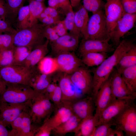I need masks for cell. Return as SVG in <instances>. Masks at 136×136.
Instances as JSON below:
<instances>
[{"label":"cell","mask_w":136,"mask_h":136,"mask_svg":"<svg viewBox=\"0 0 136 136\" xmlns=\"http://www.w3.org/2000/svg\"><path fill=\"white\" fill-rule=\"evenodd\" d=\"M8 15V11L4 0H0V18L6 20Z\"/></svg>","instance_id":"51"},{"label":"cell","mask_w":136,"mask_h":136,"mask_svg":"<svg viewBox=\"0 0 136 136\" xmlns=\"http://www.w3.org/2000/svg\"><path fill=\"white\" fill-rule=\"evenodd\" d=\"M47 119L38 128L35 136H49L52 134L53 129Z\"/></svg>","instance_id":"45"},{"label":"cell","mask_w":136,"mask_h":136,"mask_svg":"<svg viewBox=\"0 0 136 136\" xmlns=\"http://www.w3.org/2000/svg\"><path fill=\"white\" fill-rule=\"evenodd\" d=\"M50 100L55 108L59 106L62 103V94L61 90L58 85L53 92L48 96Z\"/></svg>","instance_id":"43"},{"label":"cell","mask_w":136,"mask_h":136,"mask_svg":"<svg viewBox=\"0 0 136 136\" xmlns=\"http://www.w3.org/2000/svg\"><path fill=\"white\" fill-rule=\"evenodd\" d=\"M43 12L47 15L58 20H60L58 9L49 6L45 8Z\"/></svg>","instance_id":"50"},{"label":"cell","mask_w":136,"mask_h":136,"mask_svg":"<svg viewBox=\"0 0 136 136\" xmlns=\"http://www.w3.org/2000/svg\"><path fill=\"white\" fill-rule=\"evenodd\" d=\"M83 7L92 14L102 10L105 4L102 0H83Z\"/></svg>","instance_id":"39"},{"label":"cell","mask_w":136,"mask_h":136,"mask_svg":"<svg viewBox=\"0 0 136 136\" xmlns=\"http://www.w3.org/2000/svg\"><path fill=\"white\" fill-rule=\"evenodd\" d=\"M133 99H116L112 102L101 113L97 126L112 120L127 107L135 104Z\"/></svg>","instance_id":"11"},{"label":"cell","mask_w":136,"mask_h":136,"mask_svg":"<svg viewBox=\"0 0 136 136\" xmlns=\"http://www.w3.org/2000/svg\"><path fill=\"white\" fill-rule=\"evenodd\" d=\"M53 112L52 116L47 119L53 129L68 120L73 114L69 106L62 101L59 106L55 108Z\"/></svg>","instance_id":"21"},{"label":"cell","mask_w":136,"mask_h":136,"mask_svg":"<svg viewBox=\"0 0 136 136\" xmlns=\"http://www.w3.org/2000/svg\"><path fill=\"white\" fill-rule=\"evenodd\" d=\"M0 136H10V130L0 123Z\"/></svg>","instance_id":"53"},{"label":"cell","mask_w":136,"mask_h":136,"mask_svg":"<svg viewBox=\"0 0 136 136\" xmlns=\"http://www.w3.org/2000/svg\"><path fill=\"white\" fill-rule=\"evenodd\" d=\"M62 102L68 105L73 114L82 120L94 115L95 107L94 99L91 95L71 102Z\"/></svg>","instance_id":"9"},{"label":"cell","mask_w":136,"mask_h":136,"mask_svg":"<svg viewBox=\"0 0 136 136\" xmlns=\"http://www.w3.org/2000/svg\"><path fill=\"white\" fill-rule=\"evenodd\" d=\"M17 17V26L18 29L29 27L30 14L28 5L23 6L20 8Z\"/></svg>","instance_id":"32"},{"label":"cell","mask_w":136,"mask_h":136,"mask_svg":"<svg viewBox=\"0 0 136 136\" xmlns=\"http://www.w3.org/2000/svg\"><path fill=\"white\" fill-rule=\"evenodd\" d=\"M60 72L70 75L83 66L81 59L72 52L59 54L55 57Z\"/></svg>","instance_id":"18"},{"label":"cell","mask_w":136,"mask_h":136,"mask_svg":"<svg viewBox=\"0 0 136 136\" xmlns=\"http://www.w3.org/2000/svg\"><path fill=\"white\" fill-rule=\"evenodd\" d=\"M81 0H70L71 5L72 7L78 6L79 5Z\"/></svg>","instance_id":"55"},{"label":"cell","mask_w":136,"mask_h":136,"mask_svg":"<svg viewBox=\"0 0 136 136\" xmlns=\"http://www.w3.org/2000/svg\"><path fill=\"white\" fill-rule=\"evenodd\" d=\"M29 27H31L39 22V17L45 7L43 2L35 0H29Z\"/></svg>","instance_id":"29"},{"label":"cell","mask_w":136,"mask_h":136,"mask_svg":"<svg viewBox=\"0 0 136 136\" xmlns=\"http://www.w3.org/2000/svg\"><path fill=\"white\" fill-rule=\"evenodd\" d=\"M61 72L55 76V79L62 93V101L70 102L83 97L72 83L69 75Z\"/></svg>","instance_id":"14"},{"label":"cell","mask_w":136,"mask_h":136,"mask_svg":"<svg viewBox=\"0 0 136 136\" xmlns=\"http://www.w3.org/2000/svg\"><path fill=\"white\" fill-rule=\"evenodd\" d=\"M35 93L33 98L41 104L50 117L55 109L53 104L48 97L42 92H35Z\"/></svg>","instance_id":"35"},{"label":"cell","mask_w":136,"mask_h":136,"mask_svg":"<svg viewBox=\"0 0 136 136\" xmlns=\"http://www.w3.org/2000/svg\"><path fill=\"white\" fill-rule=\"evenodd\" d=\"M111 79V75L100 87L94 99L95 109V113L94 115L98 120L102 111L116 99L114 98L112 93L110 86Z\"/></svg>","instance_id":"16"},{"label":"cell","mask_w":136,"mask_h":136,"mask_svg":"<svg viewBox=\"0 0 136 136\" xmlns=\"http://www.w3.org/2000/svg\"><path fill=\"white\" fill-rule=\"evenodd\" d=\"M27 107L24 111L19 136H34L31 120Z\"/></svg>","instance_id":"31"},{"label":"cell","mask_w":136,"mask_h":136,"mask_svg":"<svg viewBox=\"0 0 136 136\" xmlns=\"http://www.w3.org/2000/svg\"><path fill=\"white\" fill-rule=\"evenodd\" d=\"M53 27L59 37L64 35L68 33L63 20H60Z\"/></svg>","instance_id":"49"},{"label":"cell","mask_w":136,"mask_h":136,"mask_svg":"<svg viewBox=\"0 0 136 136\" xmlns=\"http://www.w3.org/2000/svg\"><path fill=\"white\" fill-rule=\"evenodd\" d=\"M6 89L0 96V101L13 104H21L32 99L35 92L29 85L6 83Z\"/></svg>","instance_id":"3"},{"label":"cell","mask_w":136,"mask_h":136,"mask_svg":"<svg viewBox=\"0 0 136 136\" xmlns=\"http://www.w3.org/2000/svg\"><path fill=\"white\" fill-rule=\"evenodd\" d=\"M134 39L120 41L113 54L108 57L92 71V87L91 95L94 99L99 89L108 79L124 54L134 44Z\"/></svg>","instance_id":"1"},{"label":"cell","mask_w":136,"mask_h":136,"mask_svg":"<svg viewBox=\"0 0 136 136\" xmlns=\"http://www.w3.org/2000/svg\"><path fill=\"white\" fill-rule=\"evenodd\" d=\"M136 21V13L123 14L109 34L113 45L118 46L121 39L134 27Z\"/></svg>","instance_id":"8"},{"label":"cell","mask_w":136,"mask_h":136,"mask_svg":"<svg viewBox=\"0 0 136 136\" xmlns=\"http://www.w3.org/2000/svg\"><path fill=\"white\" fill-rule=\"evenodd\" d=\"M110 40V38L105 40L83 39L78 47L79 53L82 56L90 52H112L115 49L113 44L109 43Z\"/></svg>","instance_id":"12"},{"label":"cell","mask_w":136,"mask_h":136,"mask_svg":"<svg viewBox=\"0 0 136 136\" xmlns=\"http://www.w3.org/2000/svg\"><path fill=\"white\" fill-rule=\"evenodd\" d=\"M120 73L129 89L136 95V65L124 69Z\"/></svg>","instance_id":"28"},{"label":"cell","mask_w":136,"mask_h":136,"mask_svg":"<svg viewBox=\"0 0 136 136\" xmlns=\"http://www.w3.org/2000/svg\"><path fill=\"white\" fill-rule=\"evenodd\" d=\"M7 87L6 83L0 75V96L5 90Z\"/></svg>","instance_id":"54"},{"label":"cell","mask_w":136,"mask_h":136,"mask_svg":"<svg viewBox=\"0 0 136 136\" xmlns=\"http://www.w3.org/2000/svg\"><path fill=\"white\" fill-rule=\"evenodd\" d=\"M49 41L46 40L43 44L31 50L22 66L32 69L36 66L41 60L48 52Z\"/></svg>","instance_id":"22"},{"label":"cell","mask_w":136,"mask_h":136,"mask_svg":"<svg viewBox=\"0 0 136 136\" xmlns=\"http://www.w3.org/2000/svg\"><path fill=\"white\" fill-rule=\"evenodd\" d=\"M8 15L13 18H15L17 16L20 8L23 6L24 0H5Z\"/></svg>","instance_id":"38"},{"label":"cell","mask_w":136,"mask_h":136,"mask_svg":"<svg viewBox=\"0 0 136 136\" xmlns=\"http://www.w3.org/2000/svg\"><path fill=\"white\" fill-rule=\"evenodd\" d=\"M17 30L12 27L6 20L0 18V34L9 33L14 34Z\"/></svg>","instance_id":"48"},{"label":"cell","mask_w":136,"mask_h":136,"mask_svg":"<svg viewBox=\"0 0 136 136\" xmlns=\"http://www.w3.org/2000/svg\"><path fill=\"white\" fill-rule=\"evenodd\" d=\"M79 38L69 32L59 37L55 41L49 42L52 53L56 55L62 53L75 50L79 45Z\"/></svg>","instance_id":"13"},{"label":"cell","mask_w":136,"mask_h":136,"mask_svg":"<svg viewBox=\"0 0 136 136\" xmlns=\"http://www.w3.org/2000/svg\"><path fill=\"white\" fill-rule=\"evenodd\" d=\"M29 101L13 104L0 101V123L10 127L12 122L27 107Z\"/></svg>","instance_id":"10"},{"label":"cell","mask_w":136,"mask_h":136,"mask_svg":"<svg viewBox=\"0 0 136 136\" xmlns=\"http://www.w3.org/2000/svg\"><path fill=\"white\" fill-rule=\"evenodd\" d=\"M54 78L53 75L46 74L40 72L37 66L33 69L29 85L35 92H42L53 81Z\"/></svg>","instance_id":"20"},{"label":"cell","mask_w":136,"mask_h":136,"mask_svg":"<svg viewBox=\"0 0 136 136\" xmlns=\"http://www.w3.org/2000/svg\"><path fill=\"white\" fill-rule=\"evenodd\" d=\"M57 82L56 81L53 80L42 92L48 97L49 95L53 92L56 89L58 85L57 84Z\"/></svg>","instance_id":"52"},{"label":"cell","mask_w":136,"mask_h":136,"mask_svg":"<svg viewBox=\"0 0 136 136\" xmlns=\"http://www.w3.org/2000/svg\"><path fill=\"white\" fill-rule=\"evenodd\" d=\"M113 126V119L99 125L95 127L91 136H114V129L111 128Z\"/></svg>","instance_id":"33"},{"label":"cell","mask_w":136,"mask_h":136,"mask_svg":"<svg viewBox=\"0 0 136 136\" xmlns=\"http://www.w3.org/2000/svg\"><path fill=\"white\" fill-rule=\"evenodd\" d=\"M24 111L12 123V129L10 130V136H19Z\"/></svg>","instance_id":"42"},{"label":"cell","mask_w":136,"mask_h":136,"mask_svg":"<svg viewBox=\"0 0 136 136\" xmlns=\"http://www.w3.org/2000/svg\"><path fill=\"white\" fill-rule=\"evenodd\" d=\"M43 34L45 39L48 40L49 42L55 41L59 37L52 26H46Z\"/></svg>","instance_id":"46"},{"label":"cell","mask_w":136,"mask_h":136,"mask_svg":"<svg viewBox=\"0 0 136 136\" xmlns=\"http://www.w3.org/2000/svg\"><path fill=\"white\" fill-rule=\"evenodd\" d=\"M35 67L30 69L22 65H11L0 68V75L6 83L29 85L31 77Z\"/></svg>","instance_id":"5"},{"label":"cell","mask_w":136,"mask_h":136,"mask_svg":"<svg viewBox=\"0 0 136 136\" xmlns=\"http://www.w3.org/2000/svg\"><path fill=\"white\" fill-rule=\"evenodd\" d=\"M108 53L90 52L83 55L81 60L83 63L89 67L98 66L108 57Z\"/></svg>","instance_id":"30"},{"label":"cell","mask_w":136,"mask_h":136,"mask_svg":"<svg viewBox=\"0 0 136 136\" xmlns=\"http://www.w3.org/2000/svg\"><path fill=\"white\" fill-rule=\"evenodd\" d=\"M88 11L81 5L74 12V18L76 26L83 39L87 38V27L89 19Z\"/></svg>","instance_id":"24"},{"label":"cell","mask_w":136,"mask_h":136,"mask_svg":"<svg viewBox=\"0 0 136 136\" xmlns=\"http://www.w3.org/2000/svg\"><path fill=\"white\" fill-rule=\"evenodd\" d=\"M31 51L25 47L15 46L12 65H22Z\"/></svg>","instance_id":"34"},{"label":"cell","mask_w":136,"mask_h":136,"mask_svg":"<svg viewBox=\"0 0 136 136\" xmlns=\"http://www.w3.org/2000/svg\"><path fill=\"white\" fill-rule=\"evenodd\" d=\"M115 136H123L124 133L122 131L115 129Z\"/></svg>","instance_id":"56"},{"label":"cell","mask_w":136,"mask_h":136,"mask_svg":"<svg viewBox=\"0 0 136 136\" xmlns=\"http://www.w3.org/2000/svg\"><path fill=\"white\" fill-rule=\"evenodd\" d=\"M69 76L72 83L83 97L91 95L93 76L88 69L83 66H81Z\"/></svg>","instance_id":"7"},{"label":"cell","mask_w":136,"mask_h":136,"mask_svg":"<svg viewBox=\"0 0 136 136\" xmlns=\"http://www.w3.org/2000/svg\"><path fill=\"white\" fill-rule=\"evenodd\" d=\"M82 121L73 114L68 120L54 128L52 133L55 136H63L69 133H74Z\"/></svg>","instance_id":"23"},{"label":"cell","mask_w":136,"mask_h":136,"mask_svg":"<svg viewBox=\"0 0 136 136\" xmlns=\"http://www.w3.org/2000/svg\"><path fill=\"white\" fill-rule=\"evenodd\" d=\"M35 0L37 1H39L40 2H44V1L45 0Z\"/></svg>","instance_id":"57"},{"label":"cell","mask_w":136,"mask_h":136,"mask_svg":"<svg viewBox=\"0 0 136 136\" xmlns=\"http://www.w3.org/2000/svg\"><path fill=\"white\" fill-rule=\"evenodd\" d=\"M14 34L7 33L0 34V50L10 49L14 46Z\"/></svg>","instance_id":"41"},{"label":"cell","mask_w":136,"mask_h":136,"mask_svg":"<svg viewBox=\"0 0 136 136\" xmlns=\"http://www.w3.org/2000/svg\"><path fill=\"white\" fill-rule=\"evenodd\" d=\"M98 120L93 115L81 121L74 132L76 136H91L97 125Z\"/></svg>","instance_id":"25"},{"label":"cell","mask_w":136,"mask_h":136,"mask_svg":"<svg viewBox=\"0 0 136 136\" xmlns=\"http://www.w3.org/2000/svg\"><path fill=\"white\" fill-rule=\"evenodd\" d=\"M104 8L106 20L109 32L112 30L116 23L125 13L120 0H106Z\"/></svg>","instance_id":"17"},{"label":"cell","mask_w":136,"mask_h":136,"mask_svg":"<svg viewBox=\"0 0 136 136\" xmlns=\"http://www.w3.org/2000/svg\"><path fill=\"white\" fill-rule=\"evenodd\" d=\"M87 39L105 40L110 39L104 12L102 10L92 14L87 27Z\"/></svg>","instance_id":"4"},{"label":"cell","mask_w":136,"mask_h":136,"mask_svg":"<svg viewBox=\"0 0 136 136\" xmlns=\"http://www.w3.org/2000/svg\"><path fill=\"white\" fill-rule=\"evenodd\" d=\"M115 129L124 131L127 136H136L135 104L127 107L113 119Z\"/></svg>","instance_id":"6"},{"label":"cell","mask_w":136,"mask_h":136,"mask_svg":"<svg viewBox=\"0 0 136 136\" xmlns=\"http://www.w3.org/2000/svg\"><path fill=\"white\" fill-rule=\"evenodd\" d=\"M37 67L42 73L47 75H53L59 71L55 57L45 56L38 63Z\"/></svg>","instance_id":"27"},{"label":"cell","mask_w":136,"mask_h":136,"mask_svg":"<svg viewBox=\"0 0 136 136\" xmlns=\"http://www.w3.org/2000/svg\"><path fill=\"white\" fill-rule=\"evenodd\" d=\"M111 77V88L112 95L115 99H135L136 95L130 91L123 79L121 74L116 69L113 71Z\"/></svg>","instance_id":"15"},{"label":"cell","mask_w":136,"mask_h":136,"mask_svg":"<svg viewBox=\"0 0 136 136\" xmlns=\"http://www.w3.org/2000/svg\"><path fill=\"white\" fill-rule=\"evenodd\" d=\"M28 109L35 134L39 127L50 117L41 104L33 98L29 101Z\"/></svg>","instance_id":"19"},{"label":"cell","mask_w":136,"mask_h":136,"mask_svg":"<svg viewBox=\"0 0 136 136\" xmlns=\"http://www.w3.org/2000/svg\"><path fill=\"white\" fill-rule=\"evenodd\" d=\"M48 6L56 9L60 8L65 14L73 9L70 0H48Z\"/></svg>","instance_id":"40"},{"label":"cell","mask_w":136,"mask_h":136,"mask_svg":"<svg viewBox=\"0 0 136 136\" xmlns=\"http://www.w3.org/2000/svg\"><path fill=\"white\" fill-rule=\"evenodd\" d=\"M136 65V46L134 44L122 56L116 67L120 73L124 69Z\"/></svg>","instance_id":"26"},{"label":"cell","mask_w":136,"mask_h":136,"mask_svg":"<svg viewBox=\"0 0 136 136\" xmlns=\"http://www.w3.org/2000/svg\"><path fill=\"white\" fill-rule=\"evenodd\" d=\"M14 47L0 50V68L12 65Z\"/></svg>","instance_id":"37"},{"label":"cell","mask_w":136,"mask_h":136,"mask_svg":"<svg viewBox=\"0 0 136 136\" xmlns=\"http://www.w3.org/2000/svg\"><path fill=\"white\" fill-rule=\"evenodd\" d=\"M46 25L39 22L27 28L18 29L14 34L16 46H24L31 51L46 41L43 34Z\"/></svg>","instance_id":"2"},{"label":"cell","mask_w":136,"mask_h":136,"mask_svg":"<svg viewBox=\"0 0 136 136\" xmlns=\"http://www.w3.org/2000/svg\"><path fill=\"white\" fill-rule=\"evenodd\" d=\"M60 20H57L47 15L43 12L40 14L38 18V20L40 21L41 23L46 26L54 25Z\"/></svg>","instance_id":"47"},{"label":"cell","mask_w":136,"mask_h":136,"mask_svg":"<svg viewBox=\"0 0 136 136\" xmlns=\"http://www.w3.org/2000/svg\"><path fill=\"white\" fill-rule=\"evenodd\" d=\"M120 1L125 13H136V0H120Z\"/></svg>","instance_id":"44"},{"label":"cell","mask_w":136,"mask_h":136,"mask_svg":"<svg viewBox=\"0 0 136 136\" xmlns=\"http://www.w3.org/2000/svg\"><path fill=\"white\" fill-rule=\"evenodd\" d=\"M65 17L63 20L65 25L69 33L79 38L81 34L75 24L74 18V12L72 9L65 13Z\"/></svg>","instance_id":"36"}]
</instances>
